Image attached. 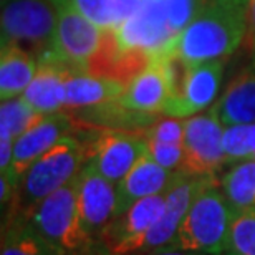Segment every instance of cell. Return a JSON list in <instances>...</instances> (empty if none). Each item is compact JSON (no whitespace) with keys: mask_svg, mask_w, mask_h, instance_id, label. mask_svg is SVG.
<instances>
[{"mask_svg":"<svg viewBox=\"0 0 255 255\" xmlns=\"http://www.w3.org/2000/svg\"><path fill=\"white\" fill-rule=\"evenodd\" d=\"M249 161H255V152H254V156L251 157V159H249Z\"/></svg>","mask_w":255,"mask_h":255,"instance_id":"cell-35","label":"cell"},{"mask_svg":"<svg viewBox=\"0 0 255 255\" xmlns=\"http://www.w3.org/2000/svg\"><path fill=\"white\" fill-rule=\"evenodd\" d=\"M146 147L149 151L157 164L166 167L169 171H179L182 169L184 162V144H171V142H161L156 139H147L146 137Z\"/></svg>","mask_w":255,"mask_h":255,"instance_id":"cell-30","label":"cell"},{"mask_svg":"<svg viewBox=\"0 0 255 255\" xmlns=\"http://www.w3.org/2000/svg\"><path fill=\"white\" fill-rule=\"evenodd\" d=\"M132 255H207V254L184 251V249H176V247H166V249H157V251L139 252V254H132Z\"/></svg>","mask_w":255,"mask_h":255,"instance_id":"cell-34","label":"cell"},{"mask_svg":"<svg viewBox=\"0 0 255 255\" xmlns=\"http://www.w3.org/2000/svg\"><path fill=\"white\" fill-rule=\"evenodd\" d=\"M86 159L88 156L83 142L73 132L63 136L22 174L7 219L28 217L40 202L78 176Z\"/></svg>","mask_w":255,"mask_h":255,"instance_id":"cell-2","label":"cell"},{"mask_svg":"<svg viewBox=\"0 0 255 255\" xmlns=\"http://www.w3.org/2000/svg\"><path fill=\"white\" fill-rule=\"evenodd\" d=\"M73 129L75 120L65 110L52 115H42L23 134L15 139L12 166L3 176H7L10 184L17 189L20 177L27 167L63 136L71 134Z\"/></svg>","mask_w":255,"mask_h":255,"instance_id":"cell-14","label":"cell"},{"mask_svg":"<svg viewBox=\"0 0 255 255\" xmlns=\"http://www.w3.org/2000/svg\"><path fill=\"white\" fill-rule=\"evenodd\" d=\"M176 63L166 55L151 57L149 63L126 85L118 101L126 108L144 111V113H162L177 90Z\"/></svg>","mask_w":255,"mask_h":255,"instance_id":"cell-13","label":"cell"},{"mask_svg":"<svg viewBox=\"0 0 255 255\" xmlns=\"http://www.w3.org/2000/svg\"><path fill=\"white\" fill-rule=\"evenodd\" d=\"M66 111V110H65ZM76 123L101 128V129H116V131H134L142 132L152 123H156L162 115L159 113H144L126 108L118 100L108 101L103 105L90 106L66 111Z\"/></svg>","mask_w":255,"mask_h":255,"instance_id":"cell-19","label":"cell"},{"mask_svg":"<svg viewBox=\"0 0 255 255\" xmlns=\"http://www.w3.org/2000/svg\"><path fill=\"white\" fill-rule=\"evenodd\" d=\"M116 206L118 186L100 174L93 162L86 159L80 171L78 209L83 229L93 241H100L106 226L115 219Z\"/></svg>","mask_w":255,"mask_h":255,"instance_id":"cell-15","label":"cell"},{"mask_svg":"<svg viewBox=\"0 0 255 255\" xmlns=\"http://www.w3.org/2000/svg\"><path fill=\"white\" fill-rule=\"evenodd\" d=\"M166 206V192L154 194L134 202L123 214L111 221L100 244L108 255H132L139 251L146 234L161 217Z\"/></svg>","mask_w":255,"mask_h":255,"instance_id":"cell-12","label":"cell"},{"mask_svg":"<svg viewBox=\"0 0 255 255\" xmlns=\"http://www.w3.org/2000/svg\"><path fill=\"white\" fill-rule=\"evenodd\" d=\"M216 176H192L189 172L179 169L176 179L172 181L169 189L166 191V206L161 217L151 227L142 241L139 252H151L157 249H166L174 246V241L179 232V227L184 221L187 211L192 206L194 199L204 187L216 181Z\"/></svg>","mask_w":255,"mask_h":255,"instance_id":"cell-10","label":"cell"},{"mask_svg":"<svg viewBox=\"0 0 255 255\" xmlns=\"http://www.w3.org/2000/svg\"><path fill=\"white\" fill-rule=\"evenodd\" d=\"M0 255H57L48 242L35 231L28 219L10 217L3 224Z\"/></svg>","mask_w":255,"mask_h":255,"instance_id":"cell-23","label":"cell"},{"mask_svg":"<svg viewBox=\"0 0 255 255\" xmlns=\"http://www.w3.org/2000/svg\"><path fill=\"white\" fill-rule=\"evenodd\" d=\"M115 33L123 50L141 52L149 57L164 55L176 38L167 22L166 0H142L139 8L115 28Z\"/></svg>","mask_w":255,"mask_h":255,"instance_id":"cell-11","label":"cell"},{"mask_svg":"<svg viewBox=\"0 0 255 255\" xmlns=\"http://www.w3.org/2000/svg\"><path fill=\"white\" fill-rule=\"evenodd\" d=\"M234 217L236 212L219 186V179H216L194 199L172 247L222 255L227 247Z\"/></svg>","mask_w":255,"mask_h":255,"instance_id":"cell-4","label":"cell"},{"mask_svg":"<svg viewBox=\"0 0 255 255\" xmlns=\"http://www.w3.org/2000/svg\"><path fill=\"white\" fill-rule=\"evenodd\" d=\"M40 116L42 115H38L23 96L5 100L0 106V136L17 139Z\"/></svg>","mask_w":255,"mask_h":255,"instance_id":"cell-25","label":"cell"},{"mask_svg":"<svg viewBox=\"0 0 255 255\" xmlns=\"http://www.w3.org/2000/svg\"><path fill=\"white\" fill-rule=\"evenodd\" d=\"M38 68V58L18 45L2 43L0 53V98H17L25 93Z\"/></svg>","mask_w":255,"mask_h":255,"instance_id":"cell-22","label":"cell"},{"mask_svg":"<svg viewBox=\"0 0 255 255\" xmlns=\"http://www.w3.org/2000/svg\"><path fill=\"white\" fill-rule=\"evenodd\" d=\"M65 63L47 52L38 58V68L32 83L22 95L38 115H52L65 110V83L71 73Z\"/></svg>","mask_w":255,"mask_h":255,"instance_id":"cell-16","label":"cell"},{"mask_svg":"<svg viewBox=\"0 0 255 255\" xmlns=\"http://www.w3.org/2000/svg\"><path fill=\"white\" fill-rule=\"evenodd\" d=\"M214 106L224 126L255 123V57L234 75Z\"/></svg>","mask_w":255,"mask_h":255,"instance_id":"cell-18","label":"cell"},{"mask_svg":"<svg viewBox=\"0 0 255 255\" xmlns=\"http://www.w3.org/2000/svg\"><path fill=\"white\" fill-rule=\"evenodd\" d=\"M222 147L226 156V167L249 161L255 152V123L226 126Z\"/></svg>","mask_w":255,"mask_h":255,"instance_id":"cell-26","label":"cell"},{"mask_svg":"<svg viewBox=\"0 0 255 255\" xmlns=\"http://www.w3.org/2000/svg\"><path fill=\"white\" fill-rule=\"evenodd\" d=\"M78 189L80 174L40 202L25 217L57 255H90L96 244L81 224Z\"/></svg>","mask_w":255,"mask_h":255,"instance_id":"cell-3","label":"cell"},{"mask_svg":"<svg viewBox=\"0 0 255 255\" xmlns=\"http://www.w3.org/2000/svg\"><path fill=\"white\" fill-rule=\"evenodd\" d=\"M224 123L216 106L186 118L182 171L192 176H217L226 167L222 147Z\"/></svg>","mask_w":255,"mask_h":255,"instance_id":"cell-8","label":"cell"},{"mask_svg":"<svg viewBox=\"0 0 255 255\" xmlns=\"http://www.w3.org/2000/svg\"><path fill=\"white\" fill-rule=\"evenodd\" d=\"M63 2L103 30H115L121 25L115 0H63Z\"/></svg>","mask_w":255,"mask_h":255,"instance_id":"cell-28","label":"cell"},{"mask_svg":"<svg viewBox=\"0 0 255 255\" xmlns=\"http://www.w3.org/2000/svg\"><path fill=\"white\" fill-rule=\"evenodd\" d=\"M177 171H169L159 166L152 159L149 151L142 152L132 169L123 177L118 184V206H116V216L123 214L132 204L144 197L154 196V194L166 192L176 179Z\"/></svg>","mask_w":255,"mask_h":255,"instance_id":"cell-17","label":"cell"},{"mask_svg":"<svg viewBox=\"0 0 255 255\" xmlns=\"http://www.w3.org/2000/svg\"><path fill=\"white\" fill-rule=\"evenodd\" d=\"M57 30L53 0H2V43H13L37 58L52 48Z\"/></svg>","mask_w":255,"mask_h":255,"instance_id":"cell-6","label":"cell"},{"mask_svg":"<svg viewBox=\"0 0 255 255\" xmlns=\"http://www.w3.org/2000/svg\"><path fill=\"white\" fill-rule=\"evenodd\" d=\"M126 83L88 71H71L65 83V110H80L118 100Z\"/></svg>","mask_w":255,"mask_h":255,"instance_id":"cell-21","label":"cell"},{"mask_svg":"<svg viewBox=\"0 0 255 255\" xmlns=\"http://www.w3.org/2000/svg\"><path fill=\"white\" fill-rule=\"evenodd\" d=\"M73 134L86 147L88 161L116 186L146 151V137L142 132L101 129L75 121Z\"/></svg>","mask_w":255,"mask_h":255,"instance_id":"cell-5","label":"cell"},{"mask_svg":"<svg viewBox=\"0 0 255 255\" xmlns=\"http://www.w3.org/2000/svg\"><path fill=\"white\" fill-rule=\"evenodd\" d=\"M141 2H142V0H115L116 10H118L121 23H123L126 18H129L131 15L134 13L137 8H139Z\"/></svg>","mask_w":255,"mask_h":255,"instance_id":"cell-33","label":"cell"},{"mask_svg":"<svg viewBox=\"0 0 255 255\" xmlns=\"http://www.w3.org/2000/svg\"><path fill=\"white\" fill-rule=\"evenodd\" d=\"M184 132H186V120L162 115L156 123H152L147 129L142 131V136L147 137V139H156L161 142L184 144Z\"/></svg>","mask_w":255,"mask_h":255,"instance_id":"cell-29","label":"cell"},{"mask_svg":"<svg viewBox=\"0 0 255 255\" xmlns=\"http://www.w3.org/2000/svg\"><path fill=\"white\" fill-rule=\"evenodd\" d=\"M219 186L236 214L255 209V161H242L227 167Z\"/></svg>","mask_w":255,"mask_h":255,"instance_id":"cell-24","label":"cell"},{"mask_svg":"<svg viewBox=\"0 0 255 255\" xmlns=\"http://www.w3.org/2000/svg\"><path fill=\"white\" fill-rule=\"evenodd\" d=\"M252 0H216L204 8L166 50L181 66L227 58L247 35Z\"/></svg>","mask_w":255,"mask_h":255,"instance_id":"cell-1","label":"cell"},{"mask_svg":"<svg viewBox=\"0 0 255 255\" xmlns=\"http://www.w3.org/2000/svg\"><path fill=\"white\" fill-rule=\"evenodd\" d=\"M151 57L141 52H128L118 45L115 30H105L100 50L90 60L86 71L93 75L110 76L123 83H129L149 63Z\"/></svg>","mask_w":255,"mask_h":255,"instance_id":"cell-20","label":"cell"},{"mask_svg":"<svg viewBox=\"0 0 255 255\" xmlns=\"http://www.w3.org/2000/svg\"><path fill=\"white\" fill-rule=\"evenodd\" d=\"M226 60L221 58L182 66L176 93L167 101L161 115L186 120L212 108L221 91Z\"/></svg>","mask_w":255,"mask_h":255,"instance_id":"cell-9","label":"cell"},{"mask_svg":"<svg viewBox=\"0 0 255 255\" xmlns=\"http://www.w3.org/2000/svg\"><path fill=\"white\" fill-rule=\"evenodd\" d=\"M53 3L57 7V30L48 52L73 71H86L90 60L101 47L105 30L63 0H53Z\"/></svg>","mask_w":255,"mask_h":255,"instance_id":"cell-7","label":"cell"},{"mask_svg":"<svg viewBox=\"0 0 255 255\" xmlns=\"http://www.w3.org/2000/svg\"><path fill=\"white\" fill-rule=\"evenodd\" d=\"M13 142L15 139H12V137L0 136V174H5L12 166Z\"/></svg>","mask_w":255,"mask_h":255,"instance_id":"cell-31","label":"cell"},{"mask_svg":"<svg viewBox=\"0 0 255 255\" xmlns=\"http://www.w3.org/2000/svg\"><path fill=\"white\" fill-rule=\"evenodd\" d=\"M246 45L252 57H255V0L251 2L249 8V22H247V35H246Z\"/></svg>","mask_w":255,"mask_h":255,"instance_id":"cell-32","label":"cell"},{"mask_svg":"<svg viewBox=\"0 0 255 255\" xmlns=\"http://www.w3.org/2000/svg\"><path fill=\"white\" fill-rule=\"evenodd\" d=\"M222 255H255V209L236 214Z\"/></svg>","mask_w":255,"mask_h":255,"instance_id":"cell-27","label":"cell"}]
</instances>
